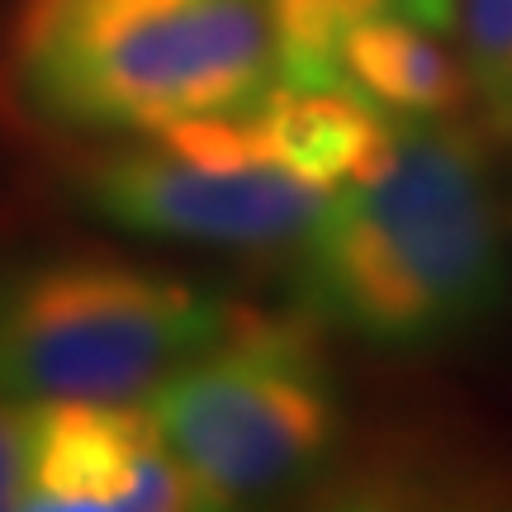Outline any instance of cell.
I'll list each match as a JSON object with an SVG mask.
<instances>
[{
  "mask_svg": "<svg viewBox=\"0 0 512 512\" xmlns=\"http://www.w3.org/2000/svg\"><path fill=\"white\" fill-rule=\"evenodd\" d=\"M299 285L304 313L370 347H437L494 318L508 271L484 143L460 119L399 124L389 162L304 233Z\"/></svg>",
  "mask_w": 512,
  "mask_h": 512,
  "instance_id": "cell-1",
  "label": "cell"
},
{
  "mask_svg": "<svg viewBox=\"0 0 512 512\" xmlns=\"http://www.w3.org/2000/svg\"><path fill=\"white\" fill-rule=\"evenodd\" d=\"M10 67L43 119L143 138L247 110L275 81V34L261 0H19Z\"/></svg>",
  "mask_w": 512,
  "mask_h": 512,
  "instance_id": "cell-2",
  "label": "cell"
},
{
  "mask_svg": "<svg viewBox=\"0 0 512 512\" xmlns=\"http://www.w3.org/2000/svg\"><path fill=\"white\" fill-rule=\"evenodd\" d=\"M143 408L204 508L299 489L328 465L342 432L313 313L233 309L209 347L147 389Z\"/></svg>",
  "mask_w": 512,
  "mask_h": 512,
  "instance_id": "cell-3",
  "label": "cell"
},
{
  "mask_svg": "<svg viewBox=\"0 0 512 512\" xmlns=\"http://www.w3.org/2000/svg\"><path fill=\"white\" fill-rule=\"evenodd\" d=\"M233 304L110 252L0 266V394L143 399L223 332Z\"/></svg>",
  "mask_w": 512,
  "mask_h": 512,
  "instance_id": "cell-4",
  "label": "cell"
},
{
  "mask_svg": "<svg viewBox=\"0 0 512 512\" xmlns=\"http://www.w3.org/2000/svg\"><path fill=\"white\" fill-rule=\"evenodd\" d=\"M81 200L138 238L223 252H285L304 242L328 195L271 162L209 166L157 138H133L86 162Z\"/></svg>",
  "mask_w": 512,
  "mask_h": 512,
  "instance_id": "cell-5",
  "label": "cell"
},
{
  "mask_svg": "<svg viewBox=\"0 0 512 512\" xmlns=\"http://www.w3.org/2000/svg\"><path fill=\"white\" fill-rule=\"evenodd\" d=\"M24 508L181 512L204 508V494L171 456L143 399H34Z\"/></svg>",
  "mask_w": 512,
  "mask_h": 512,
  "instance_id": "cell-6",
  "label": "cell"
},
{
  "mask_svg": "<svg viewBox=\"0 0 512 512\" xmlns=\"http://www.w3.org/2000/svg\"><path fill=\"white\" fill-rule=\"evenodd\" d=\"M266 162L313 190H347L375 176L399 143V124L342 81H271L252 100Z\"/></svg>",
  "mask_w": 512,
  "mask_h": 512,
  "instance_id": "cell-7",
  "label": "cell"
},
{
  "mask_svg": "<svg viewBox=\"0 0 512 512\" xmlns=\"http://www.w3.org/2000/svg\"><path fill=\"white\" fill-rule=\"evenodd\" d=\"M337 81L366 95L394 124L456 119L475 100L460 53L441 43L437 29H427L399 10H375L342 34Z\"/></svg>",
  "mask_w": 512,
  "mask_h": 512,
  "instance_id": "cell-8",
  "label": "cell"
},
{
  "mask_svg": "<svg viewBox=\"0 0 512 512\" xmlns=\"http://www.w3.org/2000/svg\"><path fill=\"white\" fill-rule=\"evenodd\" d=\"M275 34V81H337V43L389 0H261Z\"/></svg>",
  "mask_w": 512,
  "mask_h": 512,
  "instance_id": "cell-9",
  "label": "cell"
},
{
  "mask_svg": "<svg viewBox=\"0 0 512 512\" xmlns=\"http://www.w3.org/2000/svg\"><path fill=\"white\" fill-rule=\"evenodd\" d=\"M451 29L484 124L512 138V0H456Z\"/></svg>",
  "mask_w": 512,
  "mask_h": 512,
  "instance_id": "cell-10",
  "label": "cell"
},
{
  "mask_svg": "<svg viewBox=\"0 0 512 512\" xmlns=\"http://www.w3.org/2000/svg\"><path fill=\"white\" fill-rule=\"evenodd\" d=\"M29 451H34V399L0 394V512L29 498Z\"/></svg>",
  "mask_w": 512,
  "mask_h": 512,
  "instance_id": "cell-11",
  "label": "cell"
},
{
  "mask_svg": "<svg viewBox=\"0 0 512 512\" xmlns=\"http://www.w3.org/2000/svg\"><path fill=\"white\" fill-rule=\"evenodd\" d=\"M451 5L456 0H389V10H399V15L418 19V24H427V29H451Z\"/></svg>",
  "mask_w": 512,
  "mask_h": 512,
  "instance_id": "cell-12",
  "label": "cell"
}]
</instances>
